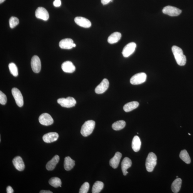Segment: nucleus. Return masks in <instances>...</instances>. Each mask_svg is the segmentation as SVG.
I'll return each mask as SVG.
<instances>
[{"label": "nucleus", "instance_id": "2f4dec72", "mask_svg": "<svg viewBox=\"0 0 193 193\" xmlns=\"http://www.w3.org/2000/svg\"><path fill=\"white\" fill-rule=\"evenodd\" d=\"M90 188V185L87 182L84 183L82 186L79 191L80 193H87L88 192Z\"/></svg>", "mask_w": 193, "mask_h": 193}, {"label": "nucleus", "instance_id": "0eeeda50", "mask_svg": "<svg viewBox=\"0 0 193 193\" xmlns=\"http://www.w3.org/2000/svg\"><path fill=\"white\" fill-rule=\"evenodd\" d=\"M12 93L17 105L19 107H22L23 105L24 101L23 96L21 91L18 88H12Z\"/></svg>", "mask_w": 193, "mask_h": 193}, {"label": "nucleus", "instance_id": "e433bc0d", "mask_svg": "<svg viewBox=\"0 0 193 193\" xmlns=\"http://www.w3.org/2000/svg\"><path fill=\"white\" fill-rule=\"evenodd\" d=\"M40 193H52L53 192H52L50 191H47V190H42L40 192Z\"/></svg>", "mask_w": 193, "mask_h": 193}, {"label": "nucleus", "instance_id": "4c0bfd02", "mask_svg": "<svg viewBox=\"0 0 193 193\" xmlns=\"http://www.w3.org/2000/svg\"><path fill=\"white\" fill-rule=\"evenodd\" d=\"M6 0H0V3L2 4Z\"/></svg>", "mask_w": 193, "mask_h": 193}, {"label": "nucleus", "instance_id": "c756f323", "mask_svg": "<svg viewBox=\"0 0 193 193\" xmlns=\"http://www.w3.org/2000/svg\"><path fill=\"white\" fill-rule=\"evenodd\" d=\"M9 68L12 75L14 77L18 75V69L16 64L13 63H11L9 64Z\"/></svg>", "mask_w": 193, "mask_h": 193}, {"label": "nucleus", "instance_id": "2eb2a0df", "mask_svg": "<svg viewBox=\"0 0 193 193\" xmlns=\"http://www.w3.org/2000/svg\"><path fill=\"white\" fill-rule=\"evenodd\" d=\"M62 70L66 73H72L75 71L76 67L71 62L67 61L64 62L62 65Z\"/></svg>", "mask_w": 193, "mask_h": 193}, {"label": "nucleus", "instance_id": "dca6fc26", "mask_svg": "<svg viewBox=\"0 0 193 193\" xmlns=\"http://www.w3.org/2000/svg\"><path fill=\"white\" fill-rule=\"evenodd\" d=\"M74 42L72 39L66 38L59 42V46L62 49H70L73 47Z\"/></svg>", "mask_w": 193, "mask_h": 193}, {"label": "nucleus", "instance_id": "cd10ccee", "mask_svg": "<svg viewBox=\"0 0 193 193\" xmlns=\"http://www.w3.org/2000/svg\"><path fill=\"white\" fill-rule=\"evenodd\" d=\"M126 122L124 121L120 120L113 123L112 128L114 130L119 131L122 130L125 127Z\"/></svg>", "mask_w": 193, "mask_h": 193}, {"label": "nucleus", "instance_id": "4468645a", "mask_svg": "<svg viewBox=\"0 0 193 193\" xmlns=\"http://www.w3.org/2000/svg\"><path fill=\"white\" fill-rule=\"evenodd\" d=\"M59 137L58 133L56 132H49L44 135L43 137V140L44 142L47 143H51L56 141Z\"/></svg>", "mask_w": 193, "mask_h": 193}, {"label": "nucleus", "instance_id": "f3484780", "mask_svg": "<svg viewBox=\"0 0 193 193\" xmlns=\"http://www.w3.org/2000/svg\"><path fill=\"white\" fill-rule=\"evenodd\" d=\"M13 163L15 167L19 171H21L24 170L25 168L24 162L20 156L15 157L13 160Z\"/></svg>", "mask_w": 193, "mask_h": 193}, {"label": "nucleus", "instance_id": "9d476101", "mask_svg": "<svg viewBox=\"0 0 193 193\" xmlns=\"http://www.w3.org/2000/svg\"><path fill=\"white\" fill-rule=\"evenodd\" d=\"M39 121L41 125L46 126L51 125L54 122L53 118L47 113L42 114L39 116Z\"/></svg>", "mask_w": 193, "mask_h": 193}, {"label": "nucleus", "instance_id": "58836bf2", "mask_svg": "<svg viewBox=\"0 0 193 193\" xmlns=\"http://www.w3.org/2000/svg\"><path fill=\"white\" fill-rule=\"evenodd\" d=\"M188 134H189V135H190H190H191V134H190V133H188Z\"/></svg>", "mask_w": 193, "mask_h": 193}, {"label": "nucleus", "instance_id": "473e14b6", "mask_svg": "<svg viewBox=\"0 0 193 193\" xmlns=\"http://www.w3.org/2000/svg\"><path fill=\"white\" fill-rule=\"evenodd\" d=\"M7 97L5 94L0 91V103L2 105H5L7 102Z\"/></svg>", "mask_w": 193, "mask_h": 193}, {"label": "nucleus", "instance_id": "1a4fd4ad", "mask_svg": "<svg viewBox=\"0 0 193 193\" xmlns=\"http://www.w3.org/2000/svg\"><path fill=\"white\" fill-rule=\"evenodd\" d=\"M31 66L32 70L34 73L40 72L41 68V63L40 58L38 56H34L31 59Z\"/></svg>", "mask_w": 193, "mask_h": 193}, {"label": "nucleus", "instance_id": "f257e3e1", "mask_svg": "<svg viewBox=\"0 0 193 193\" xmlns=\"http://www.w3.org/2000/svg\"><path fill=\"white\" fill-rule=\"evenodd\" d=\"M172 50L178 65L184 66L186 64V57L184 55L182 49L177 46H174L172 47Z\"/></svg>", "mask_w": 193, "mask_h": 193}, {"label": "nucleus", "instance_id": "72a5a7b5", "mask_svg": "<svg viewBox=\"0 0 193 193\" xmlns=\"http://www.w3.org/2000/svg\"><path fill=\"white\" fill-rule=\"evenodd\" d=\"M53 5L55 7H59L61 6V0H55L53 2Z\"/></svg>", "mask_w": 193, "mask_h": 193}, {"label": "nucleus", "instance_id": "f704fd0d", "mask_svg": "<svg viewBox=\"0 0 193 193\" xmlns=\"http://www.w3.org/2000/svg\"><path fill=\"white\" fill-rule=\"evenodd\" d=\"M7 193H13L14 190L11 186H8L7 188Z\"/></svg>", "mask_w": 193, "mask_h": 193}, {"label": "nucleus", "instance_id": "aec40b11", "mask_svg": "<svg viewBox=\"0 0 193 193\" xmlns=\"http://www.w3.org/2000/svg\"><path fill=\"white\" fill-rule=\"evenodd\" d=\"M59 160V156L56 155L52 158V160L47 163L46 167L47 170L48 171L53 170L56 167L57 164H58Z\"/></svg>", "mask_w": 193, "mask_h": 193}, {"label": "nucleus", "instance_id": "7ed1b4c3", "mask_svg": "<svg viewBox=\"0 0 193 193\" xmlns=\"http://www.w3.org/2000/svg\"><path fill=\"white\" fill-rule=\"evenodd\" d=\"M157 157L154 153L150 152L148 154L146 160V167L147 171L152 172L157 164Z\"/></svg>", "mask_w": 193, "mask_h": 193}, {"label": "nucleus", "instance_id": "4be33fe9", "mask_svg": "<svg viewBox=\"0 0 193 193\" xmlns=\"http://www.w3.org/2000/svg\"><path fill=\"white\" fill-rule=\"evenodd\" d=\"M139 105V104L138 102L136 101H133L126 104L124 106L123 110L126 112H130L137 108Z\"/></svg>", "mask_w": 193, "mask_h": 193}, {"label": "nucleus", "instance_id": "39448f33", "mask_svg": "<svg viewBox=\"0 0 193 193\" xmlns=\"http://www.w3.org/2000/svg\"><path fill=\"white\" fill-rule=\"evenodd\" d=\"M147 75L145 73L136 74L130 79V83L133 85H138L144 83L146 80Z\"/></svg>", "mask_w": 193, "mask_h": 193}, {"label": "nucleus", "instance_id": "9b49d317", "mask_svg": "<svg viewBox=\"0 0 193 193\" xmlns=\"http://www.w3.org/2000/svg\"><path fill=\"white\" fill-rule=\"evenodd\" d=\"M35 15L37 18L47 21L49 18V14L47 11L42 7H39L36 9Z\"/></svg>", "mask_w": 193, "mask_h": 193}, {"label": "nucleus", "instance_id": "ea45409f", "mask_svg": "<svg viewBox=\"0 0 193 193\" xmlns=\"http://www.w3.org/2000/svg\"><path fill=\"white\" fill-rule=\"evenodd\" d=\"M176 177H177V178H178V176H176Z\"/></svg>", "mask_w": 193, "mask_h": 193}, {"label": "nucleus", "instance_id": "f03ea898", "mask_svg": "<svg viewBox=\"0 0 193 193\" xmlns=\"http://www.w3.org/2000/svg\"><path fill=\"white\" fill-rule=\"evenodd\" d=\"M95 122L93 120L86 121L82 127L81 133L84 137H87L92 133L95 128Z\"/></svg>", "mask_w": 193, "mask_h": 193}, {"label": "nucleus", "instance_id": "bb28decb", "mask_svg": "<svg viewBox=\"0 0 193 193\" xmlns=\"http://www.w3.org/2000/svg\"><path fill=\"white\" fill-rule=\"evenodd\" d=\"M103 183L101 181H97L95 182L93 185L92 189V193H100L103 188Z\"/></svg>", "mask_w": 193, "mask_h": 193}, {"label": "nucleus", "instance_id": "423d86ee", "mask_svg": "<svg viewBox=\"0 0 193 193\" xmlns=\"http://www.w3.org/2000/svg\"><path fill=\"white\" fill-rule=\"evenodd\" d=\"M163 13L170 16L175 17L179 16L182 12L181 10L176 7L172 6H167L162 10Z\"/></svg>", "mask_w": 193, "mask_h": 193}, {"label": "nucleus", "instance_id": "412c9836", "mask_svg": "<svg viewBox=\"0 0 193 193\" xmlns=\"http://www.w3.org/2000/svg\"><path fill=\"white\" fill-rule=\"evenodd\" d=\"M75 164V161L70 157H66L64 159V168L66 171H70L72 169Z\"/></svg>", "mask_w": 193, "mask_h": 193}, {"label": "nucleus", "instance_id": "5701e85b", "mask_svg": "<svg viewBox=\"0 0 193 193\" xmlns=\"http://www.w3.org/2000/svg\"><path fill=\"white\" fill-rule=\"evenodd\" d=\"M141 142L139 137L136 136L133 137L132 143V149L135 152H137L141 148Z\"/></svg>", "mask_w": 193, "mask_h": 193}, {"label": "nucleus", "instance_id": "a878e982", "mask_svg": "<svg viewBox=\"0 0 193 193\" xmlns=\"http://www.w3.org/2000/svg\"><path fill=\"white\" fill-rule=\"evenodd\" d=\"M180 157L181 159L187 164H190L191 162L190 156L186 150H184L181 151L180 153Z\"/></svg>", "mask_w": 193, "mask_h": 193}, {"label": "nucleus", "instance_id": "c85d7f7f", "mask_svg": "<svg viewBox=\"0 0 193 193\" xmlns=\"http://www.w3.org/2000/svg\"><path fill=\"white\" fill-rule=\"evenodd\" d=\"M49 183L51 186L55 188H57L59 187H61V181L58 177H54L51 178L49 180Z\"/></svg>", "mask_w": 193, "mask_h": 193}, {"label": "nucleus", "instance_id": "20e7f679", "mask_svg": "<svg viewBox=\"0 0 193 193\" xmlns=\"http://www.w3.org/2000/svg\"><path fill=\"white\" fill-rule=\"evenodd\" d=\"M57 102L62 107L67 108L74 107L76 104L75 99L71 96L59 98L57 100Z\"/></svg>", "mask_w": 193, "mask_h": 193}, {"label": "nucleus", "instance_id": "a211bd4d", "mask_svg": "<svg viewBox=\"0 0 193 193\" xmlns=\"http://www.w3.org/2000/svg\"><path fill=\"white\" fill-rule=\"evenodd\" d=\"M122 155L120 152H117L112 158L110 161V166L113 169H116L118 166L120 162Z\"/></svg>", "mask_w": 193, "mask_h": 193}, {"label": "nucleus", "instance_id": "393cba45", "mask_svg": "<svg viewBox=\"0 0 193 193\" xmlns=\"http://www.w3.org/2000/svg\"><path fill=\"white\" fill-rule=\"evenodd\" d=\"M182 180L178 178L173 182L171 185V189L173 192L177 193L180 191L182 185Z\"/></svg>", "mask_w": 193, "mask_h": 193}, {"label": "nucleus", "instance_id": "f8f14e48", "mask_svg": "<svg viewBox=\"0 0 193 193\" xmlns=\"http://www.w3.org/2000/svg\"><path fill=\"white\" fill-rule=\"evenodd\" d=\"M109 85L107 79H104L95 88V92L96 94H102L107 90Z\"/></svg>", "mask_w": 193, "mask_h": 193}, {"label": "nucleus", "instance_id": "ddd939ff", "mask_svg": "<svg viewBox=\"0 0 193 193\" xmlns=\"http://www.w3.org/2000/svg\"><path fill=\"white\" fill-rule=\"evenodd\" d=\"M75 23L80 27L83 28H90L91 26V22L87 19L83 17H76L75 19Z\"/></svg>", "mask_w": 193, "mask_h": 193}, {"label": "nucleus", "instance_id": "6e6552de", "mask_svg": "<svg viewBox=\"0 0 193 193\" xmlns=\"http://www.w3.org/2000/svg\"><path fill=\"white\" fill-rule=\"evenodd\" d=\"M136 44L134 42H131L128 44L124 48L122 53L124 57L127 58L134 52Z\"/></svg>", "mask_w": 193, "mask_h": 193}, {"label": "nucleus", "instance_id": "c9c22d12", "mask_svg": "<svg viewBox=\"0 0 193 193\" xmlns=\"http://www.w3.org/2000/svg\"><path fill=\"white\" fill-rule=\"evenodd\" d=\"M112 1L113 0H101V3L103 5L108 4L111 2H112Z\"/></svg>", "mask_w": 193, "mask_h": 193}, {"label": "nucleus", "instance_id": "b1692460", "mask_svg": "<svg viewBox=\"0 0 193 193\" xmlns=\"http://www.w3.org/2000/svg\"><path fill=\"white\" fill-rule=\"evenodd\" d=\"M121 36H122V35L119 32H114L108 37V42L111 44L117 43L118 41L120 40Z\"/></svg>", "mask_w": 193, "mask_h": 193}, {"label": "nucleus", "instance_id": "7c9ffc66", "mask_svg": "<svg viewBox=\"0 0 193 193\" xmlns=\"http://www.w3.org/2000/svg\"><path fill=\"white\" fill-rule=\"evenodd\" d=\"M9 26L11 28H13L19 23V20L16 17H12L9 20Z\"/></svg>", "mask_w": 193, "mask_h": 193}, {"label": "nucleus", "instance_id": "6ab92c4d", "mask_svg": "<svg viewBox=\"0 0 193 193\" xmlns=\"http://www.w3.org/2000/svg\"><path fill=\"white\" fill-rule=\"evenodd\" d=\"M132 164L131 160L129 158L126 157L124 158L121 164V168L124 175L126 176L128 174L127 170L131 166Z\"/></svg>", "mask_w": 193, "mask_h": 193}]
</instances>
